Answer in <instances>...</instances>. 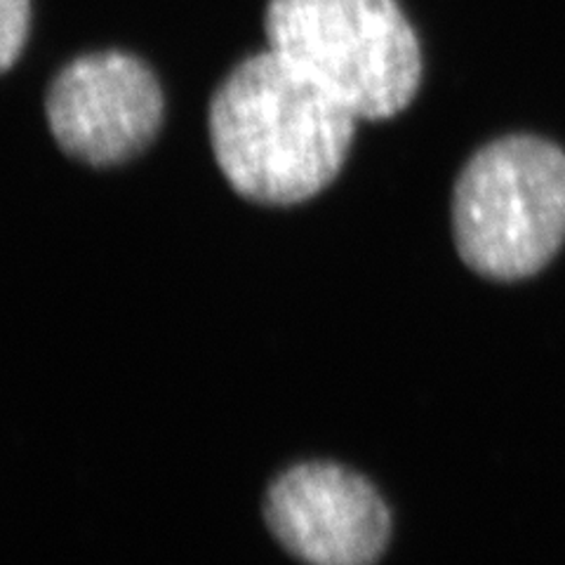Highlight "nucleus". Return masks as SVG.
Masks as SVG:
<instances>
[{
    "mask_svg": "<svg viewBox=\"0 0 565 565\" xmlns=\"http://www.w3.org/2000/svg\"><path fill=\"white\" fill-rule=\"evenodd\" d=\"M356 114L276 50L238 62L210 99L215 161L243 199L295 205L340 174Z\"/></svg>",
    "mask_w": 565,
    "mask_h": 565,
    "instance_id": "obj_1",
    "label": "nucleus"
},
{
    "mask_svg": "<svg viewBox=\"0 0 565 565\" xmlns=\"http://www.w3.org/2000/svg\"><path fill=\"white\" fill-rule=\"evenodd\" d=\"M452 234L471 271L500 282L533 278L565 245V149L535 132L490 139L459 170Z\"/></svg>",
    "mask_w": 565,
    "mask_h": 565,
    "instance_id": "obj_2",
    "label": "nucleus"
},
{
    "mask_svg": "<svg viewBox=\"0 0 565 565\" xmlns=\"http://www.w3.org/2000/svg\"><path fill=\"white\" fill-rule=\"evenodd\" d=\"M264 33L359 120L394 118L419 90V41L396 0H269Z\"/></svg>",
    "mask_w": 565,
    "mask_h": 565,
    "instance_id": "obj_3",
    "label": "nucleus"
},
{
    "mask_svg": "<svg viewBox=\"0 0 565 565\" xmlns=\"http://www.w3.org/2000/svg\"><path fill=\"white\" fill-rule=\"evenodd\" d=\"M163 90L145 60L122 50L64 64L45 93V118L62 151L109 168L139 156L163 122Z\"/></svg>",
    "mask_w": 565,
    "mask_h": 565,
    "instance_id": "obj_4",
    "label": "nucleus"
},
{
    "mask_svg": "<svg viewBox=\"0 0 565 565\" xmlns=\"http://www.w3.org/2000/svg\"><path fill=\"white\" fill-rule=\"evenodd\" d=\"M264 519L307 565H373L392 535V516L373 483L332 462L282 471L267 490Z\"/></svg>",
    "mask_w": 565,
    "mask_h": 565,
    "instance_id": "obj_5",
    "label": "nucleus"
},
{
    "mask_svg": "<svg viewBox=\"0 0 565 565\" xmlns=\"http://www.w3.org/2000/svg\"><path fill=\"white\" fill-rule=\"evenodd\" d=\"M31 26V0H0V68L20 60Z\"/></svg>",
    "mask_w": 565,
    "mask_h": 565,
    "instance_id": "obj_6",
    "label": "nucleus"
}]
</instances>
